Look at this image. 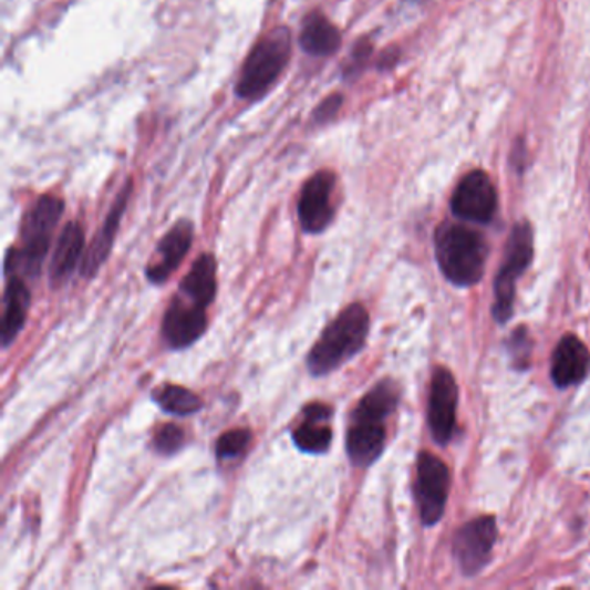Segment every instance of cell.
<instances>
[{
  "mask_svg": "<svg viewBox=\"0 0 590 590\" xmlns=\"http://www.w3.org/2000/svg\"><path fill=\"white\" fill-rule=\"evenodd\" d=\"M401 386L381 380L369 390L352 413L346 432V454L355 468L373 466L386 447V421L401 404Z\"/></svg>",
  "mask_w": 590,
  "mask_h": 590,
  "instance_id": "obj_1",
  "label": "cell"
},
{
  "mask_svg": "<svg viewBox=\"0 0 590 590\" xmlns=\"http://www.w3.org/2000/svg\"><path fill=\"white\" fill-rule=\"evenodd\" d=\"M488 251L485 236L472 227L444 222L435 230L436 263L457 288H472L484 279Z\"/></svg>",
  "mask_w": 590,
  "mask_h": 590,
  "instance_id": "obj_2",
  "label": "cell"
},
{
  "mask_svg": "<svg viewBox=\"0 0 590 590\" xmlns=\"http://www.w3.org/2000/svg\"><path fill=\"white\" fill-rule=\"evenodd\" d=\"M369 325L371 319L362 303H352L341 310L310 350L307 356L309 373L313 377L328 376L362 352L368 341Z\"/></svg>",
  "mask_w": 590,
  "mask_h": 590,
  "instance_id": "obj_3",
  "label": "cell"
},
{
  "mask_svg": "<svg viewBox=\"0 0 590 590\" xmlns=\"http://www.w3.org/2000/svg\"><path fill=\"white\" fill-rule=\"evenodd\" d=\"M64 211L63 199L42 196L24 218L20 248H11L6 255V276L37 278L44 266L52 235Z\"/></svg>",
  "mask_w": 590,
  "mask_h": 590,
  "instance_id": "obj_4",
  "label": "cell"
},
{
  "mask_svg": "<svg viewBox=\"0 0 590 590\" xmlns=\"http://www.w3.org/2000/svg\"><path fill=\"white\" fill-rule=\"evenodd\" d=\"M291 60V35L286 29L273 30L260 40L242 64L236 94L241 100H260L284 72Z\"/></svg>",
  "mask_w": 590,
  "mask_h": 590,
  "instance_id": "obj_5",
  "label": "cell"
},
{
  "mask_svg": "<svg viewBox=\"0 0 590 590\" xmlns=\"http://www.w3.org/2000/svg\"><path fill=\"white\" fill-rule=\"evenodd\" d=\"M534 229L530 224H515L507 239L503 266L494 281L491 315L497 324H507L515 315L516 282L534 262Z\"/></svg>",
  "mask_w": 590,
  "mask_h": 590,
  "instance_id": "obj_6",
  "label": "cell"
},
{
  "mask_svg": "<svg viewBox=\"0 0 590 590\" xmlns=\"http://www.w3.org/2000/svg\"><path fill=\"white\" fill-rule=\"evenodd\" d=\"M499 537L494 515L478 516L457 528L452 539V556L464 577H476L490 565L494 547Z\"/></svg>",
  "mask_w": 590,
  "mask_h": 590,
  "instance_id": "obj_7",
  "label": "cell"
},
{
  "mask_svg": "<svg viewBox=\"0 0 590 590\" xmlns=\"http://www.w3.org/2000/svg\"><path fill=\"white\" fill-rule=\"evenodd\" d=\"M448 490H451V472L447 464L429 452H421L416 464L414 499L423 527L432 528L441 524L447 507Z\"/></svg>",
  "mask_w": 590,
  "mask_h": 590,
  "instance_id": "obj_8",
  "label": "cell"
},
{
  "mask_svg": "<svg viewBox=\"0 0 590 590\" xmlns=\"http://www.w3.org/2000/svg\"><path fill=\"white\" fill-rule=\"evenodd\" d=\"M459 389L456 377L445 368L433 371L428 401V426L433 442L441 447L451 444L457 428Z\"/></svg>",
  "mask_w": 590,
  "mask_h": 590,
  "instance_id": "obj_9",
  "label": "cell"
},
{
  "mask_svg": "<svg viewBox=\"0 0 590 590\" xmlns=\"http://www.w3.org/2000/svg\"><path fill=\"white\" fill-rule=\"evenodd\" d=\"M497 190L485 172H469L452 196V214L473 224H490L497 211Z\"/></svg>",
  "mask_w": 590,
  "mask_h": 590,
  "instance_id": "obj_10",
  "label": "cell"
},
{
  "mask_svg": "<svg viewBox=\"0 0 590 590\" xmlns=\"http://www.w3.org/2000/svg\"><path fill=\"white\" fill-rule=\"evenodd\" d=\"M334 175L329 170L318 172L307 180L298 199V218L307 235H321L333 222L334 207L331 195Z\"/></svg>",
  "mask_w": 590,
  "mask_h": 590,
  "instance_id": "obj_11",
  "label": "cell"
},
{
  "mask_svg": "<svg viewBox=\"0 0 590 590\" xmlns=\"http://www.w3.org/2000/svg\"><path fill=\"white\" fill-rule=\"evenodd\" d=\"M207 329L208 319L205 309L195 306L193 301L186 300L180 294L170 301V306L163 315V341L172 350L189 349L203 334L207 333Z\"/></svg>",
  "mask_w": 590,
  "mask_h": 590,
  "instance_id": "obj_12",
  "label": "cell"
},
{
  "mask_svg": "<svg viewBox=\"0 0 590 590\" xmlns=\"http://www.w3.org/2000/svg\"><path fill=\"white\" fill-rule=\"evenodd\" d=\"M195 239V227L189 220H178L158 242L155 257L146 267V278L151 284H163L183 263Z\"/></svg>",
  "mask_w": 590,
  "mask_h": 590,
  "instance_id": "obj_13",
  "label": "cell"
},
{
  "mask_svg": "<svg viewBox=\"0 0 590 590\" xmlns=\"http://www.w3.org/2000/svg\"><path fill=\"white\" fill-rule=\"evenodd\" d=\"M590 373V350L575 334H565L551 356V380L556 389L567 390L583 383Z\"/></svg>",
  "mask_w": 590,
  "mask_h": 590,
  "instance_id": "obj_14",
  "label": "cell"
},
{
  "mask_svg": "<svg viewBox=\"0 0 590 590\" xmlns=\"http://www.w3.org/2000/svg\"><path fill=\"white\" fill-rule=\"evenodd\" d=\"M131 195L132 180H127V184L120 190V195L116 196L115 203H113L112 210L107 214L103 227H101L100 232L95 235L94 241L91 242L87 251H85L84 260L80 263L82 278H94L95 273L100 272L101 267L106 263L107 257H110L113 250V242H115L116 235H118L123 214L127 210Z\"/></svg>",
  "mask_w": 590,
  "mask_h": 590,
  "instance_id": "obj_15",
  "label": "cell"
},
{
  "mask_svg": "<svg viewBox=\"0 0 590 590\" xmlns=\"http://www.w3.org/2000/svg\"><path fill=\"white\" fill-rule=\"evenodd\" d=\"M303 421L293 429V442L298 451L306 454H325L333 442V429L329 426V420L333 417V408L325 404L306 405Z\"/></svg>",
  "mask_w": 590,
  "mask_h": 590,
  "instance_id": "obj_16",
  "label": "cell"
},
{
  "mask_svg": "<svg viewBox=\"0 0 590 590\" xmlns=\"http://www.w3.org/2000/svg\"><path fill=\"white\" fill-rule=\"evenodd\" d=\"M30 306H32V293L24 282L23 276H9L4 291V315H2V349H8L14 343L29 318Z\"/></svg>",
  "mask_w": 590,
  "mask_h": 590,
  "instance_id": "obj_17",
  "label": "cell"
},
{
  "mask_svg": "<svg viewBox=\"0 0 590 590\" xmlns=\"http://www.w3.org/2000/svg\"><path fill=\"white\" fill-rule=\"evenodd\" d=\"M84 230L76 222H70L61 230L58 238L56 250L52 253L51 266H49V278L51 284H63L68 278H72L76 266L84 260Z\"/></svg>",
  "mask_w": 590,
  "mask_h": 590,
  "instance_id": "obj_18",
  "label": "cell"
},
{
  "mask_svg": "<svg viewBox=\"0 0 590 590\" xmlns=\"http://www.w3.org/2000/svg\"><path fill=\"white\" fill-rule=\"evenodd\" d=\"M178 294L205 310L214 303L217 294V260L214 255L203 253L193 263L178 286Z\"/></svg>",
  "mask_w": 590,
  "mask_h": 590,
  "instance_id": "obj_19",
  "label": "cell"
},
{
  "mask_svg": "<svg viewBox=\"0 0 590 590\" xmlns=\"http://www.w3.org/2000/svg\"><path fill=\"white\" fill-rule=\"evenodd\" d=\"M340 32L321 12H313L303 21L300 45L310 56H331L340 49Z\"/></svg>",
  "mask_w": 590,
  "mask_h": 590,
  "instance_id": "obj_20",
  "label": "cell"
},
{
  "mask_svg": "<svg viewBox=\"0 0 590 590\" xmlns=\"http://www.w3.org/2000/svg\"><path fill=\"white\" fill-rule=\"evenodd\" d=\"M153 401L162 408L163 413L174 416H190L201 411L203 402L190 390L178 384H163L162 389L153 393Z\"/></svg>",
  "mask_w": 590,
  "mask_h": 590,
  "instance_id": "obj_21",
  "label": "cell"
},
{
  "mask_svg": "<svg viewBox=\"0 0 590 590\" xmlns=\"http://www.w3.org/2000/svg\"><path fill=\"white\" fill-rule=\"evenodd\" d=\"M507 355L515 371H528L534 355V340L527 325H518L506 340Z\"/></svg>",
  "mask_w": 590,
  "mask_h": 590,
  "instance_id": "obj_22",
  "label": "cell"
},
{
  "mask_svg": "<svg viewBox=\"0 0 590 590\" xmlns=\"http://www.w3.org/2000/svg\"><path fill=\"white\" fill-rule=\"evenodd\" d=\"M251 432L250 429H230L224 433L215 445V454L218 460L236 459L241 456L246 447L250 445Z\"/></svg>",
  "mask_w": 590,
  "mask_h": 590,
  "instance_id": "obj_23",
  "label": "cell"
},
{
  "mask_svg": "<svg viewBox=\"0 0 590 590\" xmlns=\"http://www.w3.org/2000/svg\"><path fill=\"white\" fill-rule=\"evenodd\" d=\"M186 442V433L178 424H163L162 428L155 435V448L163 456H174Z\"/></svg>",
  "mask_w": 590,
  "mask_h": 590,
  "instance_id": "obj_24",
  "label": "cell"
},
{
  "mask_svg": "<svg viewBox=\"0 0 590 590\" xmlns=\"http://www.w3.org/2000/svg\"><path fill=\"white\" fill-rule=\"evenodd\" d=\"M341 103H343V95H329L328 100L322 101V103L319 104L318 110L313 112V122H329V120L333 118V116L337 115L338 110H340Z\"/></svg>",
  "mask_w": 590,
  "mask_h": 590,
  "instance_id": "obj_25",
  "label": "cell"
}]
</instances>
